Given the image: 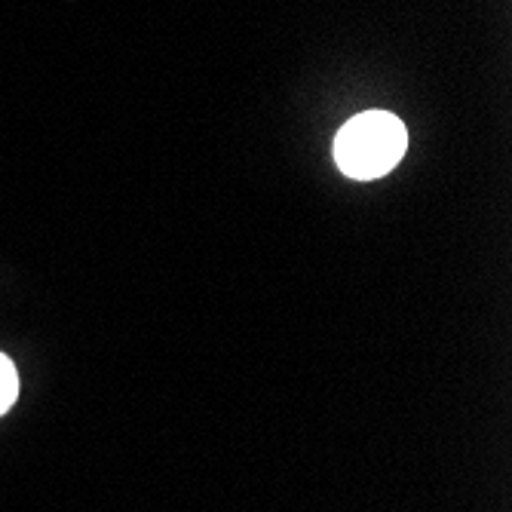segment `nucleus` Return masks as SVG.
Listing matches in <instances>:
<instances>
[{
  "mask_svg": "<svg viewBox=\"0 0 512 512\" xmlns=\"http://www.w3.org/2000/svg\"><path fill=\"white\" fill-rule=\"evenodd\" d=\"M408 132L390 111H362L347 120L335 138V163L347 178H384L405 157Z\"/></svg>",
  "mask_w": 512,
  "mask_h": 512,
  "instance_id": "obj_1",
  "label": "nucleus"
},
{
  "mask_svg": "<svg viewBox=\"0 0 512 512\" xmlns=\"http://www.w3.org/2000/svg\"><path fill=\"white\" fill-rule=\"evenodd\" d=\"M19 396V375H16V365L0 353V414H7L10 405Z\"/></svg>",
  "mask_w": 512,
  "mask_h": 512,
  "instance_id": "obj_2",
  "label": "nucleus"
}]
</instances>
